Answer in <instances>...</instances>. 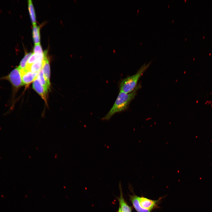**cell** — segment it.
<instances>
[{"instance_id":"cell-1","label":"cell","mask_w":212,"mask_h":212,"mask_svg":"<svg viewBox=\"0 0 212 212\" xmlns=\"http://www.w3.org/2000/svg\"><path fill=\"white\" fill-rule=\"evenodd\" d=\"M140 87V85H137L132 92L128 93L120 91L113 105L102 120H108L115 113L127 109L130 102L136 95L137 91Z\"/></svg>"},{"instance_id":"cell-2","label":"cell","mask_w":212,"mask_h":212,"mask_svg":"<svg viewBox=\"0 0 212 212\" xmlns=\"http://www.w3.org/2000/svg\"><path fill=\"white\" fill-rule=\"evenodd\" d=\"M151 62L147 64H145L134 74L122 80L119 85L120 91L126 93L132 92L137 87L139 79L149 67Z\"/></svg>"},{"instance_id":"cell-3","label":"cell","mask_w":212,"mask_h":212,"mask_svg":"<svg viewBox=\"0 0 212 212\" xmlns=\"http://www.w3.org/2000/svg\"><path fill=\"white\" fill-rule=\"evenodd\" d=\"M0 79L6 80L10 83L11 86L13 96L23 85L21 72L18 67L12 70L7 75L0 78Z\"/></svg>"},{"instance_id":"cell-4","label":"cell","mask_w":212,"mask_h":212,"mask_svg":"<svg viewBox=\"0 0 212 212\" xmlns=\"http://www.w3.org/2000/svg\"><path fill=\"white\" fill-rule=\"evenodd\" d=\"M138 200L140 206L143 208L151 211L154 209L158 208V204L160 199L158 200H152L143 196H138Z\"/></svg>"},{"instance_id":"cell-5","label":"cell","mask_w":212,"mask_h":212,"mask_svg":"<svg viewBox=\"0 0 212 212\" xmlns=\"http://www.w3.org/2000/svg\"><path fill=\"white\" fill-rule=\"evenodd\" d=\"M23 85H29L37 78L38 72L33 73L25 69L20 71Z\"/></svg>"},{"instance_id":"cell-6","label":"cell","mask_w":212,"mask_h":212,"mask_svg":"<svg viewBox=\"0 0 212 212\" xmlns=\"http://www.w3.org/2000/svg\"><path fill=\"white\" fill-rule=\"evenodd\" d=\"M32 87L46 101L48 90L41 85L37 77L33 82Z\"/></svg>"},{"instance_id":"cell-7","label":"cell","mask_w":212,"mask_h":212,"mask_svg":"<svg viewBox=\"0 0 212 212\" xmlns=\"http://www.w3.org/2000/svg\"><path fill=\"white\" fill-rule=\"evenodd\" d=\"M119 187L120 191V197L118 198V199L119 201L120 207L121 212H132V207L127 204L123 198L120 184Z\"/></svg>"},{"instance_id":"cell-8","label":"cell","mask_w":212,"mask_h":212,"mask_svg":"<svg viewBox=\"0 0 212 212\" xmlns=\"http://www.w3.org/2000/svg\"><path fill=\"white\" fill-rule=\"evenodd\" d=\"M130 200L137 212H151V211L143 208L140 206L139 202L138 196L135 194L130 196Z\"/></svg>"},{"instance_id":"cell-9","label":"cell","mask_w":212,"mask_h":212,"mask_svg":"<svg viewBox=\"0 0 212 212\" xmlns=\"http://www.w3.org/2000/svg\"><path fill=\"white\" fill-rule=\"evenodd\" d=\"M44 76L49 83H50V68L49 60L47 57L44 60L42 68Z\"/></svg>"},{"instance_id":"cell-10","label":"cell","mask_w":212,"mask_h":212,"mask_svg":"<svg viewBox=\"0 0 212 212\" xmlns=\"http://www.w3.org/2000/svg\"><path fill=\"white\" fill-rule=\"evenodd\" d=\"M44 62V60L37 61L25 69L33 73L38 72L42 68Z\"/></svg>"},{"instance_id":"cell-11","label":"cell","mask_w":212,"mask_h":212,"mask_svg":"<svg viewBox=\"0 0 212 212\" xmlns=\"http://www.w3.org/2000/svg\"><path fill=\"white\" fill-rule=\"evenodd\" d=\"M37 78L41 85L48 90L50 84L48 83L45 78L42 68L38 72Z\"/></svg>"},{"instance_id":"cell-12","label":"cell","mask_w":212,"mask_h":212,"mask_svg":"<svg viewBox=\"0 0 212 212\" xmlns=\"http://www.w3.org/2000/svg\"><path fill=\"white\" fill-rule=\"evenodd\" d=\"M33 37L35 44H40V27L36 24L33 25L32 31Z\"/></svg>"},{"instance_id":"cell-13","label":"cell","mask_w":212,"mask_h":212,"mask_svg":"<svg viewBox=\"0 0 212 212\" xmlns=\"http://www.w3.org/2000/svg\"><path fill=\"white\" fill-rule=\"evenodd\" d=\"M28 3V9L32 22L33 25H36V16L32 2L31 0H29Z\"/></svg>"},{"instance_id":"cell-14","label":"cell","mask_w":212,"mask_h":212,"mask_svg":"<svg viewBox=\"0 0 212 212\" xmlns=\"http://www.w3.org/2000/svg\"><path fill=\"white\" fill-rule=\"evenodd\" d=\"M32 54V53H29L26 54L21 60L18 67V68L20 71L25 69L28 60Z\"/></svg>"},{"instance_id":"cell-15","label":"cell","mask_w":212,"mask_h":212,"mask_svg":"<svg viewBox=\"0 0 212 212\" xmlns=\"http://www.w3.org/2000/svg\"><path fill=\"white\" fill-rule=\"evenodd\" d=\"M34 53L42 56L44 55V52L42 50V47L40 44H35L33 49Z\"/></svg>"},{"instance_id":"cell-16","label":"cell","mask_w":212,"mask_h":212,"mask_svg":"<svg viewBox=\"0 0 212 212\" xmlns=\"http://www.w3.org/2000/svg\"><path fill=\"white\" fill-rule=\"evenodd\" d=\"M118 212H121V209H120V207H119Z\"/></svg>"},{"instance_id":"cell-17","label":"cell","mask_w":212,"mask_h":212,"mask_svg":"<svg viewBox=\"0 0 212 212\" xmlns=\"http://www.w3.org/2000/svg\"><path fill=\"white\" fill-rule=\"evenodd\" d=\"M1 196L2 198H4V196L3 195H1Z\"/></svg>"}]
</instances>
